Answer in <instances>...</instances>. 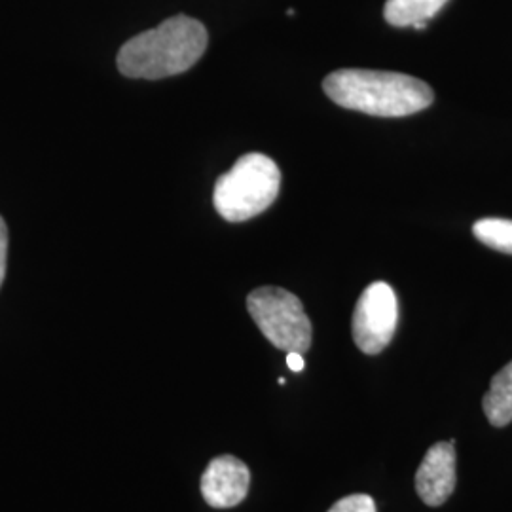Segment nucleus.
<instances>
[{"mask_svg":"<svg viewBox=\"0 0 512 512\" xmlns=\"http://www.w3.org/2000/svg\"><path fill=\"white\" fill-rule=\"evenodd\" d=\"M207 29L198 19L175 16L128 40L118 52V69L128 78L160 80L186 73L207 50Z\"/></svg>","mask_w":512,"mask_h":512,"instance_id":"nucleus-1","label":"nucleus"},{"mask_svg":"<svg viewBox=\"0 0 512 512\" xmlns=\"http://www.w3.org/2000/svg\"><path fill=\"white\" fill-rule=\"evenodd\" d=\"M323 90L344 109L382 118H401L431 107L433 90L414 76L368 69H340L329 74Z\"/></svg>","mask_w":512,"mask_h":512,"instance_id":"nucleus-2","label":"nucleus"},{"mask_svg":"<svg viewBox=\"0 0 512 512\" xmlns=\"http://www.w3.org/2000/svg\"><path fill=\"white\" fill-rule=\"evenodd\" d=\"M279 184L281 171L272 158L245 154L215 184V209L228 222L253 219L275 202Z\"/></svg>","mask_w":512,"mask_h":512,"instance_id":"nucleus-3","label":"nucleus"},{"mask_svg":"<svg viewBox=\"0 0 512 512\" xmlns=\"http://www.w3.org/2000/svg\"><path fill=\"white\" fill-rule=\"evenodd\" d=\"M247 310L270 344L287 353L311 348V323L302 302L279 287H260L247 298Z\"/></svg>","mask_w":512,"mask_h":512,"instance_id":"nucleus-4","label":"nucleus"},{"mask_svg":"<svg viewBox=\"0 0 512 512\" xmlns=\"http://www.w3.org/2000/svg\"><path fill=\"white\" fill-rule=\"evenodd\" d=\"M399 325L397 294L384 281L368 285L353 311V340L366 355L382 353L393 340Z\"/></svg>","mask_w":512,"mask_h":512,"instance_id":"nucleus-5","label":"nucleus"},{"mask_svg":"<svg viewBox=\"0 0 512 512\" xmlns=\"http://www.w3.org/2000/svg\"><path fill=\"white\" fill-rule=\"evenodd\" d=\"M456 450L454 440L433 444L416 473V492L429 507H440L456 490Z\"/></svg>","mask_w":512,"mask_h":512,"instance_id":"nucleus-6","label":"nucleus"},{"mask_svg":"<svg viewBox=\"0 0 512 512\" xmlns=\"http://www.w3.org/2000/svg\"><path fill=\"white\" fill-rule=\"evenodd\" d=\"M249 484L251 473L241 459L219 456L207 465L203 473V499L213 509H232L247 497Z\"/></svg>","mask_w":512,"mask_h":512,"instance_id":"nucleus-7","label":"nucleus"},{"mask_svg":"<svg viewBox=\"0 0 512 512\" xmlns=\"http://www.w3.org/2000/svg\"><path fill=\"white\" fill-rule=\"evenodd\" d=\"M482 408L494 427H505L512 421V361L503 366L484 395Z\"/></svg>","mask_w":512,"mask_h":512,"instance_id":"nucleus-8","label":"nucleus"},{"mask_svg":"<svg viewBox=\"0 0 512 512\" xmlns=\"http://www.w3.org/2000/svg\"><path fill=\"white\" fill-rule=\"evenodd\" d=\"M448 0H387L384 18L393 27H414L435 18Z\"/></svg>","mask_w":512,"mask_h":512,"instance_id":"nucleus-9","label":"nucleus"},{"mask_svg":"<svg viewBox=\"0 0 512 512\" xmlns=\"http://www.w3.org/2000/svg\"><path fill=\"white\" fill-rule=\"evenodd\" d=\"M473 234L478 241L495 251L512 255V220L480 219L473 226Z\"/></svg>","mask_w":512,"mask_h":512,"instance_id":"nucleus-10","label":"nucleus"},{"mask_svg":"<svg viewBox=\"0 0 512 512\" xmlns=\"http://www.w3.org/2000/svg\"><path fill=\"white\" fill-rule=\"evenodd\" d=\"M329 512H378L376 511V503L370 495L353 494L342 497L340 501H336Z\"/></svg>","mask_w":512,"mask_h":512,"instance_id":"nucleus-11","label":"nucleus"},{"mask_svg":"<svg viewBox=\"0 0 512 512\" xmlns=\"http://www.w3.org/2000/svg\"><path fill=\"white\" fill-rule=\"evenodd\" d=\"M6 258H8V228L4 219L0 217V287L6 275Z\"/></svg>","mask_w":512,"mask_h":512,"instance_id":"nucleus-12","label":"nucleus"},{"mask_svg":"<svg viewBox=\"0 0 512 512\" xmlns=\"http://www.w3.org/2000/svg\"><path fill=\"white\" fill-rule=\"evenodd\" d=\"M287 365L289 368L293 370V372H302L304 370V366H306V361H304V355L302 353H287Z\"/></svg>","mask_w":512,"mask_h":512,"instance_id":"nucleus-13","label":"nucleus"},{"mask_svg":"<svg viewBox=\"0 0 512 512\" xmlns=\"http://www.w3.org/2000/svg\"><path fill=\"white\" fill-rule=\"evenodd\" d=\"M425 27H427V23H418V25H414V29H418V31L425 29Z\"/></svg>","mask_w":512,"mask_h":512,"instance_id":"nucleus-14","label":"nucleus"}]
</instances>
